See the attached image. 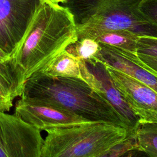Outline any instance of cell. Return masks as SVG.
<instances>
[{
	"mask_svg": "<svg viewBox=\"0 0 157 157\" xmlns=\"http://www.w3.org/2000/svg\"><path fill=\"white\" fill-rule=\"evenodd\" d=\"M15 114L40 131L88 121L68 111L21 99L16 102Z\"/></svg>",
	"mask_w": 157,
	"mask_h": 157,
	"instance_id": "9",
	"label": "cell"
},
{
	"mask_svg": "<svg viewBox=\"0 0 157 157\" xmlns=\"http://www.w3.org/2000/svg\"><path fill=\"white\" fill-rule=\"evenodd\" d=\"M40 157H104L128 138L125 128L88 121L46 131Z\"/></svg>",
	"mask_w": 157,
	"mask_h": 157,
	"instance_id": "4",
	"label": "cell"
},
{
	"mask_svg": "<svg viewBox=\"0 0 157 157\" xmlns=\"http://www.w3.org/2000/svg\"><path fill=\"white\" fill-rule=\"evenodd\" d=\"M10 59V57L0 48V63H5Z\"/></svg>",
	"mask_w": 157,
	"mask_h": 157,
	"instance_id": "18",
	"label": "cell"
},
{
	"mask_svg": "<svg viewBox=\"0 0 157 157\" xmlns=\"http://www.w3.org/2000/svg\"><path fill=\"white\" fill-rule=\"evenodd\" d=\"M139 36L127 30H110L97 34L93 39L100 44L109 45L134 53Z\"/></svg>",
	"mask_w": 157,
	"mask_h": 157,
	"instance_id": "14",
	"label": "cell"
},
{
	"mask_svg": "<svg viewBox=\"0 0 157 157\" xmlns=\"http://www.w3.org/2000/svg\"><path fill=\"white\" fill-rule=\"evenodd\" d=\"M78 39L72 13L65 6L41 2L10 59L20 85Z\"/></svg>",
	"mask_w": 157,
	"mask_h": 157,
	"instance_id": "1",
	"label": "cell"
},
{
	"mask_svg": "<svg viewBox=\"0 0 157 157\" xmlns=\"http://www.w3.org/2000/svg\"><path fill=\"white\" fill-rule=\"evenodd\" d=\"M40 2L39 0H0V48L10 58Z\"/></svg>",
	"mask_w": 157,
	"mask_h": 157,
	"instance_id": "6",
	"label": "cell"
},
{
	"mask_svg": "<svg viewBox=\"0 0 157 157\" xmlns=\"http://www.w3.org/2000/svg\"><path fill=\"white\" fill-rule=\"evenodd\" d=\"M105 65L115 86L139 123H157V93L136 78Z\"/></svg>",
	"mask_w": 157,
	"mask_h": 157,
	"instance_id": "8",
	"label": "cell"
},
{
	"mask_svg": "<svg viewBox=\"0 0 157 157\" xmlns=\"http://www.w3.org/2000/svg\"><path fill=\"white\" fill-rule=\"evenodd\" d=\"M100 46L96 60L136 78L157 93V77L134 61L124 50L102 44Z\"/></svg>",
	"mask_w": 157,
	"mask_h": 157,
	"instance_id": "10",
	"label": "cell"
},
{
	"mask_svg": "<svg viewBox=\"0 0 157 157\" xmlns=\"http://www.w3.org/2000/svg\"><path fill=\"white\" fill-rule=\"evenodd\" d=\"M100 43L94 39L82 37L69 45L66 50L84 61H95L100 51Z\"/></svg>",
	"mask_w": 157,
	"mask_h": 157,
	"instance_id": "16",
	"label": "cell"
},
{
	"mask_svg": "<svg viewBox=\"0 0 157 157\" xmlns=\"http://www.w3.org/2000/svg\"><path fill=\"white\" fill-rule=\"evenodd\" d=\"M137 150L147 155L157 157V123H140L135 134Z\"/></svg>",
	"mask_w": 157,
	"mask_h": 157,
	"instance_id": "15",
	"label": "cell"
},
{
	"mask_svg": "<svg viewBox=\"0 0 157 157\" xmlns=\"http://www.w3.org/2000/svg\"><path fill=\"white\" fill-rule=\"evenodd\" d=\"M20 97L28 102L68 111L88 121H105L126 128L112 105L81 78L36 72L25 81Z\"/></svg>",
	"mask_w": 157,
	"mask_h": 157,
	"instance_id": "2",
	"label": "cell"
},
{
	"mask_svg": "<svg viewBox=\"0 0 157 157\" xmlns=\"http://www.w3.org/2000/svg\"><path fill=\"white\" fill-rule=\"evenodd\" d=\"M41 2H50L56 4H62L65 2L66 0H39Z\"/></svg>",
	"mask_w": 157,
	"mask_h": 157,
	"instance_id": "19",
	"label": "cell"
},
{
	"mask_svg": "<svg viewBox=\"0 0 157 157\" xmlns=\"http://www.w3.org/2000/svg\"><path fill=\"white\" fill-rule=\"evenodd\" d=\"M144 0H66L61 5L72 13L78 38H93L110 30H127L157 37V26L141 12Z\"/></svg>",
	"mask_w": 157,
	"mask_h": 157,
	"instance_id": "3",
	"label": "cell"
},
{
	"mask_svg": "<svg viewBox=\"0 0 157 157\" xmlns=\"http://www.w3.org/2000/svg\"><path fill=\"white\" fill-rule=\"evenodd\" d=\"M125 52L134 61L157 77V37L139 36L135 53Z\"/></svg>",
	"mask_w": 157,
	"mask_h": 157,
	"instance_id": "13",
	"label": "cell"
},
{
	"mask_svg": "<svg viewBox=\"0 0 157 157\" xmlns=\"http://www.w3.org/2000/svg\"><path fill=\"white\" fill-rule=\"evenodd\" d=\"M21 91L22 86L10 60L0 63V110L9 112Z\"/></svg>",
	"mask_w": 157,
	"mask_h": 157,
	"instance_id": "11",
	"label": "cell"
},
{
	"mask_svg": "<svg viewBox=\"0 0 157 157\" xmlns=\"http://www.w3.org/2000/svg\"><path fill=\"white\" fill-rule=\"evenodd\" d=\"M36 72L51 77L83 79L80 69V59L66 50L58 55Z\"/></svg>",
	"mask_w": 157,
	"mask_h": 157,
	"instance_id": "12",
	"label": "cell"
},
{
	"mask_svg": "<svg viewBox=\"0 0 157 157\" xmlns=\"http://www.w3.org/2000/svg\"><path fill=\"white\" fill-rule=\"evenodd\" d=\"M40 132L17 115L0 110V157H40Z\"/></svg>",
	"mask_w": 157,
	"mask_h": 157,
	"instance_id": "5",
	"label": "cell"
},
{
	"mask_svg": "<svg viewBox=\"0 0 157 157\" xmlns=\"http://www.w3.org/2000/svg\"><path fill=\"white\" fill-rule=\"evenodd\" d=\"M80 69L83 79L104 96L120 116L126 126L128 138L135 137L140 124L139 118L115 86L105 65L98 60L80 59Z\"/></svg>",
	"mask_w": 157,
	"mask_h": 157,
	"instance_id": "7",
	"label": "cell"
},
{
	"mask_svg": "<svg viewBox=\"0 0 157 157\" xmlns=\"http://www.w3.org/2000/svg\"><path fill=\"white\" fill-rule=\"evenodd\" d=\"M140 10L150 21L157 26V0H144Z\"/></svg>",
	"mask_w": 157,
	"mask_h": 157,
	"instance_id": "17",
	"label": "cell"
}]
</instances>
